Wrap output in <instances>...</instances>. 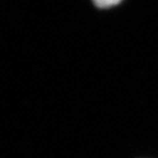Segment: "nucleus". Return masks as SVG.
Returning <instances> with one entry per match:
<instances>
[{"label": "nucleus", "mask_w": 158, "mask_h": 158, "mask_svg": "<svg viewBox=\"0 0 158 158\" xmlns=\"http://www.w3.org/2000/svg\"><path fill=\"white\" fill-rule=\"evenodd\" d=\"M121 0H94V4L99 8H110L118 4Z\"/></svg>", "instance_id": "1"}]
</instances>
